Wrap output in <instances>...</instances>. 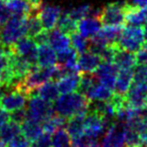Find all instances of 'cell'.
Returning a JSON list of instances; mask_svg holds the SVG:
<instances>
[{"mask_svg":"<svg viewBox=\"0 0 147 147\" xmlns=\"http://www.w3.org/2000/svg\"><path fill=\"white\" fill-rule=\"evenodd\" d=\"M65 121H67V119H65L61 116H59L57 114L49 117V119H47L41 123L43 132L49 133V134H53L57 129L61 128L65 124Z\"/></svg>","mask_w":147,"mask_h":147,"instance_id":"f546056e","label":"cell"},{"mask_svg":"<svg viewBox=\"0 0 147 147\" xmlns=\"http://www.w3.org/2000/svg\"><path fill=\"white\" fill-rule=\"evenodd\" d=\"M78 55L73 47H69L67 49L59 51L57 55V63L65 69L67 73L80 71L78 67Z\"/></svg>","mask_w":147,"mask_h":147,"instance_id":"5bb4252c","label":"cell"},{"mask_svg":"<svg viewBox=\"0 0 147 147\" xmlns=\"http://www.w3.org/2000/svg\"><path fill=\"white\" fill-rule=\"evenodd\" d=\"M118 73L119 67L113 61H102L94 74L100 84L113 90L115 88Z\"/></svg>","mask_w":147,"mask_h":147,"instance_id":"9c48e42d","label":"cell"},{"mask_svg":"<svg viewBox=\"0 0 147 147\" xmlns=\"http://www.w3.org/2000/svg\"><path fill=\"white\" fill-rule=\"evenodd\" d=\"M30 141L25 137V135L21 131L9 141L7 147H28L30 146Z\"/></svg>","mask_w":147,"mask_h":147,"instance_id":"d590c367","label":"cell"},{"mask_svg":"<svg viewBox=\"0 0 147 147\" xmlns=\"http://www.w3.org/2000/svg\"><path fill=\"white\" fill-rule=\"evenodd\" d=\"M37 47L38 45L33 38L29 36H23L16 41L12 47L11 51L16 55L24 57L31 65L35 67L37 65Z\"/></svg>","mask_w":147,"mask_h":147,"instance_id":"52a82bcc","label":"cell"},{"mask_svg":"<svg viewBox=\"0 0 147 147\" xmlns=\"http://www.w3.org/2000/svg\"><path fill=\"white\" fill-rule=\"evenodd\" d=\"M128 2H114L105 6L99 12V19L104 25L124 26L126 25V12Z\"/></svg>","mask_w":147,"mask_h":147,"instance_id":"3957f363","label":"cell"},{"mask_svg":"<svg viewBox=\"0 0 147 147\" xmlns=\"http://www.w3.org/2000/svg\"><path fill=\"white\" fill-rule=\"evenodd\" d=\"M61 14V9L55 6H49V5L42 6L41 5L38 10V17L45 30H51L57 26V20Z\"/></svg>","mask_w":147,"mask_h":147,"instance_id":"7c38bea8","label":"cell"},{"mask_svg":"<svg viewBox=\"0 0 147 147\" xmlns=\"http://www.w3.org/2000/svg\"><path fill=\"white\" fill-rule=\"evenodd\" d=\"M90 102L91 101L80 92H73L59 97L55 101L53 108L59 116L67 120L75 115L87 114Z\"/></svg>","mask_w":147,"mask_h":147,"instance_id":"6da1fadb","label":"cell"},{"mask_svg":"<svg viewBox=\"0 0 147 147\" xmlns=\"http://www.w3.org/2000/svg\"><path fill=\"white\" fill-rule=\"evenodd\" d=\"M2 1H4V2L6 3V2H8V1H10V0H2Z\"/></svg>","mask_w":147,"mask_h":147,"instance_id":"ee69618b","label":"cell"},{"mask_svg":"<svg viewBox=\"0 0 147 147\" xmlns=\"http://www.w3.org/2000/svg\"><path fill=\"white\" fill-rule=\"evenodd\" d=\"M102 23L98 17H85L78 21L77 31L86 38H92L100 31Z\"/></svg>","mask_w":147,"mask_h":147,"instance_id":"9a60e30c","label":"cell"},{"mask_svg":"<svg viewBox=\"0 0 147 147\" xmlns=\"http://www.w3.org/2000/svg\"><path fill=\"white\" fill-rule=\"evenodd\" d=\"M132 5L138 7V8H146L147 0H132Z\"/></svg>","mask_w":147,"mask_h":147,"instance_id":"ab89813d","label":"cell"},{"mask_svg":"<svg viewBox=\"0 0 147 147\" xmlns=\"http://www.w3.org/2000/svg\"><path fill=\"white\" fill-rule=\"evenodd\" d=\"M26 119H27V110L25 109V107L24 108L13 111L10 114V120L17 123V124H19V125L22 124Z\"/></svg>","mask_w":147,"mask_h":147,"instance_id":"8d00e7d4","label":"cell"},{"mask_svg":"<svg viewBox=\"0 0 147 147\" xmlns=\"http://www.w3.org/2000/svg\"><path fill=\"white\" fill-rule=\"evenodd\" d=\"M125 147H144L138 131L125 123Z\"/></svg>","mask_w":147,"mask_h":147,"instance_id":"83f0119b","label":"cell"},{"mask_svg":"<svg viewBox=\"0 0 147 147\" xmlns=\"http://www.w3.org/2000/svg\"><path fill=\"white\" fill-rule=\"evenodd\" d=\"M133 83V69H119L118 76L115 83V93L125 96Z\"/></svg>","mask_w":147,"mask_h":147,"instance_id":"ffe728a7","label":"cell"},{"mask_svg":"<svg viewBox=\"0 0 147 147\" xmlns=\"http://www.w3.org/2000/svg\"><path fill=\"white\" fill-rule=\"evenodd\" d=\"M51 134L43 132L42 134L39 136V138L37 139L34 143L33 147H53V140H51Z\"/></svg>","mask_w":147,"mask_h":147,"instance_id":"74e56055","label":"cell"},{"mask_svg":"<svg viewBox=\"0 0 147 147\" xmlns=\"http://www.w3.org/2000/svg\"><path fill=\"white\" fill-rule=\"evenodd\" d=\"M113 95H114V92H113L112 89L107 88V87L103 86L99 82H97L92 87V89L88 92L86 97L91 102L92 101H102V102H105V101L110 100Z\"/></svg>","mask_w":147,"mask_h":147,"instance_id":"d4e9b609","label":"cell"},{"mask_svg":"<svg viewBox=\"0 0 147 147\" xmlns=\"http://www.w3.org/2000/svg\"><path fill=\"white\" fill-rule=\"evenodd\" d=\"M10 121V114L0 106V128Z\"/></svg>","mask_w":147,"mask_h":147,"instance_id":"f35d334b","label":"cell"},{"mask_svg":"<svg viewBox=\"0 0 147 147\" xmlns=\"http://www.w3.org/2000/svg\"><path fill=\"white\" fill-rule=\"evenodd\" d=\"M47 43L57 53L67 49L71 47V37L61 29L53 28L47 30Z\"/></svg>","mask_w":147,"mask_h":147,"instance_id":"4fadbf2b","label":"cell"},{"mask_svg":"<svg viewBox=\"0 0 147 147\" xmlns=\"http://www.w3.org/2000/svg\"><path fill=\"white\" fill-rule=\"evenodd\" d=\"M37 65L39 67H51L57 65V53L49 43L38 45Z\"/></svg>","mask_w":147,"mask_h":147,"instance_id":"d6986e66","label":"cell"},{"mask_svg":"<svg viewBox=\"0 0 147 147\" xmlns=\"http://www.w3.org/2000/svg\"><path fill=\"white\" fill-rule=\"evenodd\" d=\"M35 95L40 97L41 99L49 102H55L57 98H59V89L57 86V82L53 80H49L45 82L43 85H41L36 91H35Z\"/></svg>","mask_w":147,"mask_h":147,"instance_id":"cb8c5ba5","label":"cell"},{"mask_svg":"<svg viewBox=\"0 0 147 147\" xmlns=\"http://www.w3.org/2000/svg\"><path fill=\"white\" fill-rule=\"evenodd\" d=\"M27 16L12 14L4 25L0 27V45L10 47L18 39L26 35Z\"/></svg>","mask_w":147,"mask_h":147,"instance_id":"7a4b0ae2","label":"cell"},{"mask_svg":"<svg viewBox=\"0 0 147 147\" xmlns=\"http://www.w3.org/2000/svg\"><path fill=\"white\" fill-rule=\"evenodd\" d=\"M71 147H99L98 138L91 137L84 133L77 138L71 139Z\"/></svg>","mask_w":147,"mask_h":147,"instance_id":"836d02e7","label":"cell"},{"mask_svg":"<svg viewBox=\"0 0 147 147\" xmlns=\"http://www.w3.org/2000/svg\"><path fill=\"white\" fill-rule=\"evenodd\" d=\"M100 147H125V123L115 121L107 129Z\"/></svg>","mask_w":147,"mask_h":147,"instance_id":"ba28073f","label":"cell"},{"mask_svg":"<svg viewBox=\"0 0 147 147\" xmlns=\"http://www.w3.org/2000/svg\"><path fill=\"white\" fill-rule=\"evenodd\" d=\"M21 131L25 135V137L32 143L35 142L39 138V136L43 133L41 123L31 120L29 118H27L21 124Z\"/></svg>","mask_w":147,"mask_h":147,"instance_id":"603a6c76","label":"cell"},{"mask_svg":"<svg viewBox=\"0 0 147 147\" xmlns=\"http://www.w3.org/2000/svg\"><path fill=\"white\" fill-rule=\"evenodd\" d=\"M143 29H144V38H145V43H147V21L144 23V27H143Z\"/></svg>","mask_w":147,"mask_h":147,"instance_id":"b9f144b4","label":"cell"},{"mask_svg":"<svg viewBox=\"0 0 147 147\" xmlns=\"http://www.w3.org/2000/svg\"><path fill=\"white\" fill-rule=\"evenodd\" d=\"M69 37H71V47H73V49L78 53H84V51H88V45H89L88 38L84 37L83 35H81L78 31L71 33V34L69 35Z\"/></svg>","mask_w":147,"mask_h":147,"instance_id":"1f68e13d","label":"cell"},{"mask_svg":"<svg viewBox=\"0 0 147 147\" xmlns=\"http://www.w3.org/2000/svg\"><path fill=\"white\" fill-rule=\"evenodd\" d=\"M43 30H45V29L43 28L40 19L38 17V11H34V12L30 13L27 16L26 21V36L34 38Z\"/></svg>","mask_w":147,"mask_h":147,"instance_id":"484cf974","label":"cell"},{"mask_svg":"<svg viewBox=\"0 0 147 147\" xmlns=\"http://www.w3.org/2000/svg\"><path fill=\"white\" fill-rule=\"evenodd\" d=\"M90 13H91V7L89 6V5H83V6L71 9L69 12V14L74 20H76L77 22H78L81 19L88 16Z\"/></svg>","mask_w":147,"mask_h":147,"instance_id":"e575fe53","label":"cell"},{"mask_svg":"<svg viewBox=\"0 0 147 147\" xmlns=\"http://www.w3.org/2000/svg\"><path fill=\"white\" fill-rule=\"evenodd\" d=\"M53 147H71V138L65 128H59L53 133Z\"/></svg>","mask_w":147,"mask_h":147,"instance_id":"4dcf8cb0","label":"cell"},{"mask_svg":"<svg viewBox=\"0 0 147 147\" xmlns=\"http://www.w3.org/2000/svg\"><path fill=\"white\" fill-rule=\"evenodd\" d=\"M103 59L100 55L92 51H84L78 55V67L83 74H94L102 63Z\"/></svg>","mask_w":147,"mask_h":147,"instance_id":"8fae6325","label":"cell"},{"mask_svg":"<svg viewBox=\"0 0 147 147\" xmlns=\"http://www.w3.org/2000/svg\"><path fill=\"white\" fill-rule=\"evenodd\" d=\"M113 63L119 67V69H133L137 65V57L135 53L125 51L117 47L113 57Z\"/></svg>","mask_w":147,"mask_h":147,"instance_id":"e0dca14e","label":"cell"},{"mask_svg":"<svg viewBox=\"0 0 147 147\" xmlns=\"http://www.w3.org/2000/svg\"><path fill=\"white\" fill-rule=\"evenodd\" d=\"M97 82H98V80L94 74H83V75H81V81L78 88V92L86 96Z\"/></svg>","mask_w":147,"mask_h":147,"instance_id":"d6a6232c","label":"cell"},{"mask_svg":"<svg viewBox=\"0 0 147 147\" xmlns=\"http://www.w3.org/2000/svg\"><path fill=\"white\" fill-rule=\"evenodd\" d=\"M124 26H113V25H105V27L100 29L98 33L95 35L98 39L103 41L108 45H118L120 39L122 29Z\"/></svg>","mask_w":147,"mask_h":147,"instance_id":"ac0fdd59","label":"cell"},{"mask_svg":"<svg viewBox=\"0 0 147 147\" xmlns=\"http://www.w3.org/2000/svg\"><path fill=\"white\" fill-rule=\"evenodd\" d=\"M81 81V75L79 71L69 73L57 81V86L59 94H69L78 91Z\"/></svg>","mask_w":147,"mask_h":147,"instance_id":"2e32d148","label":"cell"},{"mask_svg":"<svg viewBox=\"0 0 147 147\" xmlns=\"http://www.w3.org/2000/svg\"><path fill=\"white\" fill-rule=\"evenodd\" d=\"M0 89H1V85H0Z\"/></svg>","mask_w":147,"mask_h":147,"instance_id":"f6af8a7d","label":"cell"},{"mask_svg":"<svg viewBox=\"0 0 147 147\" xmlns=\"http://www.w3.org/2000/svg\"><path fill=\"white\" fill-rule=\"evenodd\" d=\"M55 108L51 102L45 101L37 95L29 96L28 108H27V118L42 123L49 117L55 115Z\"/></svg>","mask_w":147,"mask_h":147,"instance_id":"5b68a950","label":"cell"},{"mask_svg":"<svg viewBox=\"0 0 147 147\" xmlns=\"http://www.w3.org/2000/svg\"><path fill=\"white\" fill-rule=\"evenodd\" d=\"M28 97L19 90L14 89L13 91L6 93L0 97V106L7 112L11 113L15 110L24 108Z\"/></svg>","mask_w":147,"mask_h":147,"instance_id":"30bf717a","label":"cell"},{"mask_svg":"<svg viewBox=\"0 0 147 147\" xmlns=\"http://www.w3.org/2000/svg\"><path fill=\"white\" fill-rule=\"evenodd\" d=\"M28 1L31 3V4H32V6L34 7V8H36V9H39L41 5H42V3H41V0H28Z\"/></svg>","mask_w":147,"mask_h":147,"instance_id":"60d3db41","label":"cell"},{"mask_svg":"<svg viewBox=\"0 0 147 147\" xmlns=\"http://www.w3.org/2000/svg\"><path fill=\"white\" fill-rule=\"evenodd\" d=\"M112 123L101 113L89 108L88 113L85 118V130L84 133L91 137L98 138L104 133L106 127H109Z\"/></svg>","mask_w":147,"mask_h":147,"instance_id":"8992f818","label":"cell"},{"mask_svg":"<svg viewBox=\"0 0 147 147\" xmlns=\"http://www.w3.org/2000/svg\"><path fill=\"white\" fill-rule=\"evenodd\" d=\"M6 6L11 14L24 15V16H28L30 13L39 10L34 8L28 0H10L6 2Z\"/></svg>","mask_w":147,"mask_h":147,"instance_id":"7402d4cb","label":"cell"},{"mask_svg":"<svg viewBox=\"0 0 147 147\" xmlns=\"http://www.w3.org/2000/svg\"><path fill=\"white\" fill-rule=\"evenodd\" d=\"M20 132H21L20 125L10 120L4 126H2L0 128V139L7 145L13 137L16 136Z\"/></svg>","mask_w":147,"mask_h":147,"instance_id":"4316f807","label":"cell"},{"mask_svg":"<svg viewBox=\"0 0 147 147\" xmlns=\"http://www.w3.org/2000/svg\"><path fill=\"white\" fill-rule=\"evenodd\" d=\"M87 114H78L71 117L67 120V129L71 139L77 138L84 134L85 130V118Z\"/></svg>","mask_w":147,"mask_h":147,"instance_id":"44dd1931","label":"cell"},{"mask_svg":"<svg viewBox=\"0 0 147 147\" xmlns=\"http://www.w3.org/2000/svg\"><path fill=\"white\" fill-rule=\"evenodd\" d=\"M77 25H78V22H77L76 20H74V19L69 16V12L61 13L57 23V28L61 29V31H63V32L69 35H71V33H74V32H76Z\"/></svg>","mask_w":147,"mask_h":147,"instance_id":"f1b7e54d","label":"cell"},{"mask_svg":"<svg viewBox=\"0 0 147 147\" xmlns=\"http://www.w3.org/2000/svg\"><path fill=\"white\" fill-rule=\"evenodd\" d=\"M5 146H6V144H5V143L0 139V147H5Z\"/></svg>","mask_w":147,"mask_h":147,"instance_id":"7bdbcfd3","label":"cell"},{"mask_svg":"<svg viewBox=\"0 0 147 147\" xmlns=\"http://www.w3.org/2000/svg\"><path fill=\"white\" fill-rule=\"evenodd\" d=\"M144 45L145 38L143 27L131 25H125V27H123L120 39L118 41L120 49L136 53Z\"/></svg>","mask_w":147,"mask_h":147,"instance_id":"277c9868","label":"cell"}]
</instances>
